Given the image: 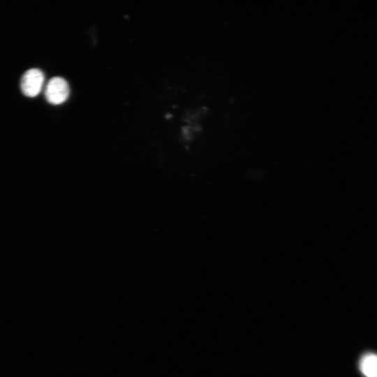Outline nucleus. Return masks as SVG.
<instances>
[{
    "label": "nucleus",
    "mask_w": 377,
    "mask_h": 377,
    "mask_svg": "<svg viewBox=\"0 0 377 377\" xmlns=\"http://www.w3.org/2000/svg\"><path fill=\"white\" fill-rule=\"evenodd\" d=\"M69 86L61 77L50 79L45 87V97L52 105H60L65 102L69 96Z\"/></svg>",
    "instance_id": "nucleus-1"
},
{
    "label": "nucleus",
    "mask_w": 377,
    "mask_h": 377,
    "mask_svg": "<svg viewBox=\"0 0 377 377\" xmlns=\"http://www.w3.org/2000/svg\"><path fill=\"white\" fill-rule=\"evenodd\" d=\"M45 76L42 71L31 68L22 77L20 87L22 93L28 97L38 96L44 87Z\"/></svg>",
    "instance_id": "nucleus-2"
},
{
    "label": "nucleus",
    "mask_w": 377,
    "mask_h": 377,
    "mask_svg": "<svg viewBox=\"0 0 377 377\" xmlns=\"http://www.w3.org/2000/svg\"><path fill=\"white\" fill-rule=\"evenodd\" d=\"M359 367L364 377H377V354H364L360 360Z\"/></svg>",
    "instance_id": "nucleus-3"
}]
</instances>
